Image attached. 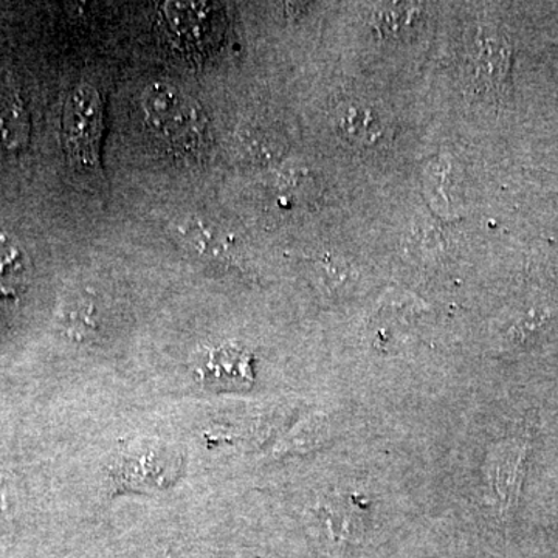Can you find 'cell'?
I'll use <instances>...</instances> for the list:
<instances>
[{
	"label": "cell",
	"instance_id": "obj_1",
	"mask_svg": "<svg viewBox=\"0 0 558 558\" xmlns=\"http://www.w3.org/2000/svg\"><path fill=\"white\" fill-rule=\"evenodd\" d=\"M146 126L175 153H197L207 142V120L190 95L167 83L150 84L142 95Z\"/></svg>",
	"mask_w": 558,
	"mask_h": 558
},
{
	"label": "cell",
	"instance_id": "obj_2",
	"mask_svg": "<svg viewBox=\"0 0 558 558\" xmlns=\"http://www.w3.org/2000/svg\"><path fill=\"white\" fill-rule=\"evenodd\" d=\"M62 126L72 167L81 174L98 175L105 134V102L100 92L87 83H81L70 92Z\"/></svg>",
	"mask_w": 558,
	"mask_h": 558
},
{
	"label": "cell",
	"instance_id": "obj_3",
	"mask_svg": "<svg viewBox=\"0 0 558 558\" xmlns=\"http://www.w3.org/2000/svg\"><path fill=\"white\" fill-rule=\"evenodd\" d=\"M179 241L191 252L199 255L202 259L219 260L226 263L233 256L231 240L218 227L205 220L190 219L180 223L178 230Z\"/></svg>",
	"mask_w": 558,
	"mask_h": 558
},
{
	"label": "cell",
	"instance_id": "obj_4",
	"mask_svg": "<svg viewBox=\"0 0 558 558\" xmlns=\"http://www.w3.org/2000/svg\"><path fill=\"white\" fill-rule=\"evenodd\" d=\"M31 259L0 231V299H16L31 281Z\"/></svg>",
	"mask_w": 558,
	"mask_h": 558
},
{
	"label": "cell",
	"instance_id": "obj_5",
	"mask_svg": "<svg viewBox=\"0 0 558 558\" xmlns=\"http://www.w3.org/2000/svg\"><path fill=\"white\" fill-rule=\"evenodd\" d=\"M207 3H168L165 7L168 24L185 44L204 43L211 32V9Z\"/></svg>",
	"mask_w": 558,
	"mask_h": 558
},
{
	"label": "cell",
	"instance_id": "obj_6",
	"mask_svg": "<svg viewBox=\"0 0 558 558\" xmlns=\"http://www.w3.org/2000/svg\"><path fill=\"white\" fill-rule=\"evenodd\" d=\"M28 137V117L16 92L0 90V149L22 148Z\"/></svg>",
	"mask_w": 558,
	"mask_h": 558
},
{
	"label": "cell",
	"instance_id": "obj_7",
	"mask_svg": "<svg viewBox=\"0 0 558 558\" xmlns=\"http://www.w3.org/2000/svg\"><path fill=\"white\" fill-rule=\"evenodd\" d=\"M510 47L502 39H486L481 43L478 62H476V72H478L481 83H486L495 92V95H501L509 78L510 70Z\"/></svg>",
	"mask_w": 558,
	"mask_h": 558
},
{
	"label": "cell",
	"instance_id": "obj_8",
	"mask_svg": "<svg viewBox=\"0 0 558 558\" xmlns=\"http://www.w3.org/2000/svg\"><path fill=\"white\" fill-rule=\"evenodd\" d=\"M247 354L236 348H220L205 360L207 379L219 385L247 384L250 380Z\"/></svg>",
	"mask_w": 558,
	"mask_h": 558
},
{
	"label": "cell",
	"instance_id": "obj_9",
	"mask_svg": "<svg viewBox=\"0 0 558 558\" xmlns=\"http://www.w3.org/2000/svg\"><path fill=\"white\" fill-rule=\"evenodd\" d=\"M340 128L347 138L360 143L373 142L381 132L377 124L376 113L362 108V106H351V108L344 109Z\"/></svg>",
	"mask_w": 558,
	"mask_h": 558
},
{
	"label": "cell",
	"instance_id": "obj_10",
	"mask_svg": "<svg viewBox=\"0 0 558 558\" xmlns=\"http://www.w3.org/2000/svg\"><path fill=\"white\" fill-rule=\"evenodd\" d=\"M72 306L75 307L69 312L68 326L70 330H75L73 336L83 340L94 337L100 330V312L90 301L83 300Z\"/></svg>",
	"mask_w": 558,
	"mask_h": 558
},
{
	"label": "cell",
	"instance_id": "obj_11",
	"mask_svg": "<svg viewBox=\"0 0 558 558\" xmlns=\"http://www.w3.org/2000/svg\"><path fill=\"white\" fill-rule=\"evenodd\" d=\"M556 44H557V46H558V39L556 40Z\"/></svg>",
	"mask_w": 558,
	"mask_h": 558
}]
</instances>
